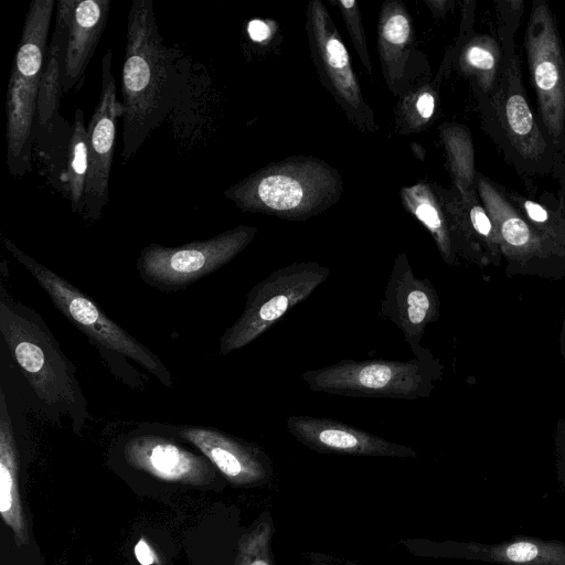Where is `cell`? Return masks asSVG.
I'll use <instances>...</instances> for the list:
<instances>
[{
	"label": "cell",
	"instance_id": "6da1fadb",
	"mask_svg": "<svg viewBox=\"0 0 565 565\" xmlns=\"http://www.w3.org/2000/svg\"><path fill=\"white\" fill-rule=\"evenodd\" d=\"M164 44L152 0H134L121 67L122 160L129 161L175 106L182 89L178 56Z\"/></svg>",
	"mask_w": 565,
	"mask_h": 565
},
{
	"label": "cell",
	"instance_id": "7a4b0ae2",
	"mask_svg": "<svg viewBox=\"0 0 565 565\" xmlns=\"http://www.w3.org/2000/svg\"><path fill=\"white\" fill-rule=\"evenodd\" d=\"M0 333L12 359L50 416L64 415L79 430L89 418L76 367L32 308L0 286Z\"/></svg>",
	"mask_w": 565,
	"mask_h": 565
},
{
	"label": "cell",
	"instance_id": "3957f363",
	"mask_svg": "<svg viewBox=\"0 0 565 565\" xmlns=\"http://www.w3.org/2000/svg\"><path fill=\"white\" fill-rule=\"evenodd\" d=\"M53 0H32L7 89V164L13 177L31 169L38 96L47 53Z\"/></svg>",
	"mask_w": 565,
	"mask_h": 565
},
{
	"label": "cell",
	"instance_id": "277c9868",
	"mask_svg": "<svg viewBox=\"0 0 565 565\" xmlns=\"http://www.w3.org/2000/svg\"><path fill=\"white\" fill-rule=\"evenodd\" d=\"M2 243L46 292L53 306L99 348L127 356L154 375L166 387L173 384L160 358L128 333L86 294L18 247L10 238Z\"/></svg>",
	"mask_w": 565,
	"mask_h": 565
},
{
	"label": "cell",
	"instance_id": "5b68a950",
	"mask_svg": "<svg viewBox=\"0 0 565 565\" xmlns=\"http://www.w3.org/2000/svg\"><path fill=\"white\" fill-rule=\"evenodd\" d=\"M441 365L430 351L408 361L343 359L302 373L311 391L350 397L417 399L430 394Z\"/></svg>",
	"mask_w": 565,
	"mask_h": 565
},
{
	"label": "cell",
	"instance_id": "8992f818",
	"mask_svg": "<svg viewBox=\"0 0 565 565\" xmlns=\"http://www.w3.org/2000/svg\"><path fill=\"white\" fill-rule=\"evenodd\" d=\"M255 234V227L242 225L174 247L152 243L141 249L137 271L150 287L164 292L179 291L230 263Z\"/></svg>",
	"mask_w": 565,
	"mask_h": 565
},
{
	"label": "cell",
	"instance_id": "52a82bcc",
	"mask_svg": "<svg viewBox=\"0 0 565 565\" xmlns=\"http://www.w3.org/2000/svg\"><path fill=\"white\" fill-rule=\"evenodd\" d=\"M504 61L498 85L487 99L490 121L500 134L503 148L521 168L534 173L550 172L558 156L548 142L526 100L520 62L510 40L504 41Z\"/></svg>",
	"mask_w": 565,
	"mask_h": 565
},
{
	"label": "cell",
	"instance_id": "ba28073f",
	"mask_svg": "<svg viewBox=\"0 0 565 565\" xmlns=\"http://www.w3.org/2000/svg\"><path fill=\"white\" fill-rule=\"evenodd\" d=\"M330 269L315 262L292 263L269 274L247 294L239 318L220 338V353L242 349L327 280Z\"/></svg>",
	"mask_w": 565,
	"mask_h": 565
},
{
	"label": "cell",
	"instance_id": "9c48e42d",
	"mask_svg": "<svg viewBox=\"0 0 565 565\" xmlns=\"http://www.w3.org/2000/svg\"><path fill=\"white\" fill-rule=\"evenodd\" d=\"M525 50L540 126L558 158L565 159V53L545 1L533 2Z\"/></svg>",
	"mask_w": 565,
	"mask_h": 565
},
{
	"label": "cell",
	"instance_id": "30bf717a",
	"mask_svg": "<svg viewBox=\"0 0 565 565\" xmlns=\"http://www.w3.org/2000/svg\"><path fill=\"white\" fill-rule=\"evenodd\" d=\"M113 54L108 49L102 58L100 94L87 126L88 174L84 218L96 222L109 201V178L116 147L117 120L122 105L117 97L111 73Z\"/></svg>",
	"mask_w": 565,
	"mask_h": 565
},
{
	"label": "cell",
	"instance_id": "8fae6325",
	"mask_svg": "<svg viewBox=\"0 0 565 565\" xmlns=\"http://www.w3.org/2000/svg\"><path fill=\"white\" fill-rule=\"evenodd\" d=\"M439 310L440 300L431 281L417 277L401 253L381 300V315L399 329L415 356L427 351L420 341L428 324L439 318Z\"/></svg>",
	"mask_w": 565,
	"mask_h": 565
},
{
	"label": "cell",
	"instance_id": "7c38bea8",
	"mask_svg": "<svg viewBox=\"0 0 565 565\" xmlns=\"http://www.w3.org/2000/svg\"><path fill=\"white\" fill-rule=\"evenodd\" d=\"M321 181L296 168L270 169L227 189L224 195L246 211L297 217L312 211Z\"/></svg>",
	"mask_w": 565,
	"mask_h": 565
},
{
	"label": "cell",
	"instance_id": "4fadbf2b",
	"mask_svg": "<svg viewBox=\"0 0 565 565\" xmlns=\"http://www.w3.org/2000/svg\"><path fill=\"white\" fill-rule=\"evenodd\" d=\"M286 426L303 446L320 454L416 458L411 447L392 443L345 423L323 417L291 415Z\"/></svg>",
	"mask_w": 565,
	"mask_h": 565
},
{
	"label": "cell",
	"instance_id": "5bb4252c",
	"mask_svg": "<svg viewBox=\"0 0 565 565\" xmlns=\"http://www.w3.org/2000/svg\"><path fill=\"white\" fill-rule=\"evenodd\" d=\"M174 430L234 484L262 483L270 477V460L257 445L211 427L178 426Z\"/></svg>",
	"mask_w": 565,
	"mask_h": 565
},
{
	"label": "cell",
	"instance_id": "9a60e30c",
	"mask_svg": "<svg viewBox=\"0 0 565 565\" xmlns=\"http://www.w3.org/2000/svg\"><path fill=\"white\" fill-rule=\"evenodd\" d=\"M424 555L461 558L500 565H565V543L532 536H514L499 543L427 542Z\"/></svg>",
	"mask_w": 565,
	"mask_h": 565
},
{
	"label": "cell",
	"instance_id": "2e32d148",
	"mask_svg": "<svg viewBox=\"0 0 565 565\" xmlns=\"http://www.w3.org/2000/svg\"><path fill=\"white\" fill-rule=\"evenodd\" d=\"M476 179L479 196L495 226L501 253L510 265L523 267L535 258L561 252L531 226L507 194L483 175Z\"/></svg>",
	"mask_w": 565,
	"mask_h": 565
},
{
	"label": "cell",
	"instance_id": "e0dca14e",
	"mask_svg": "<svg viewBox=\"0 0 565 565\" xmlns=\"http://www.w3.org/2000/svg\"><path fill=\"white\" fill-rule=\"evenodd\" d=\"M109 0H60L67 25L62 87L68 93L83 78L106 28Z\"/></svg>",
	"mask_w": 565,
	"mask_h": 565
},
{
	"label": "cell",
	"instance_id": "ac0fdd59",
	"mask_svg": "<svg viewBox=\"0 0 565 565\" xmlns=\"http://www.w3.org/2000/svg\"><path fill=\"white\" fill-rule=\"evenodd\" d=\"M125 456L134 467L168 481L198 482L210 473L201 457L169 438L152 434L130 438Z\"/></svg>",
	"mask_w": 565,
	"mask_h": 565
},
{
	"label": "cell",
	"instance_id": "d6986e66",
	"mask_svg": "<svg viewBox=\"0 0 565 565\" xmlns=\"http://www.w3.org/2000/svg\"><path fill=\"white\" fill-rule=\"evenodd\" d=\"M19 457L12 420L3 388L0 390V512L17 543H28V533L19 498Z\"/></svg>",
	"mask_w": 565,
	"mask_h": 565
},
{
	"label": "cell",
	"instance_id": "ffe728a7",
	"mask_svg": "<svg viewBox=\"0 0 565 565\" xmlns=\"http://www.w3.org/2000/svg\"><path fill=\"white\" fill-rule=\"evenodd\" d=\"M312 12L317 51L320 55L322 68L342 100L356 109L363 103L348 51L332 23L330 25L329 17L323 7H315Z\"/></svg>",
	"mask_w": 565,
	"mask_h": 565
},
{
	"label": "cell",
	"instance_id": "44dd1931",
	"mask_svg": "<svg viewBox=\"0 0 565 565\" xmlns=\"http://www.w3.org/2000/svg\"><path fill=\"white\" fill-rule=\"evenodd\" d=\"M67 39V25L60 10L56 11L54 32L49 43L45 65L41 76L36 125L44 128L57 115L62 97L63 60Z\"/></svg>",
	"mask_w": 565,
	"mask_h": 565
},
{
	"label": "cell",
	"instance_id": "7402d4cb",
	"mask_svg": "<svg viewBox=\"0 0 565 565\" xmlns=\"http://www.w3.org/2000/svg\"><path fill=\"white\" fill-rule=\"evenodd\" d=\"M88 174V142L87 127L81 108H76L68 141L67 160L63 173L74 213L84 214L85 191Z\"/></svg>",
	"mask_w": 565,
	"mask_h": 565
},
{
	"label": "cell",
	"instance_id": "603a6c76",
	"mask_svg": "<svg viewBox=\"0 0 565 565\" xmlns=\"http://www.w3.org/2000/svg\"><path fill=\"white\" fill-rule=\"evenodd\" d=\"M504 53L489 36L475 38L463 51V63L477 79L480 90L488 99L494 92L502 71Z\"/></svg>",
	"mask_w": 565,
	"mask_h": 565
},
{
	"label": "cell",
	"instance_id": "cb8c5ba5",
	"mask_svg": "<svg viewBox=\"0 0 565 565\" xmlns=\"http://www.w3.org/2000/svg\"><path fill=\"white\" fill-rule=\"evenodd\" d=\"M508 198L534 230L562 250L565 246V222L556 221L548 210L534 201L516 194Z\"/></svg>",
	"mask_w": 565,
	"mask_h": 565
},
{
	"label": "cell",
	"instance_id": "d4e9b609",
	"mask_svg": "<svg viewBox=\"0 0 565 565\" xmlns=\"http://www.w3.org/2000/svg\"><path fill=\"white\" fill-rule=\"evenodd\" d=\"M274 527L271 522H262L248 534L242 546V565H274L270 542Z\"/></svg>",
	"mask_w": 565,
	"mask_h": 565
},
{
	"label": "cell",
	"instance_id": "484cf974",
	"mask_svg": "<svg viewBox=\"0 0 565 565\" xmlns=\"http://www.w3.org/2000/svg\"><path fill=\"white\" fill-rule=\"evenodd\" d=\"M469 209V222L473 232L482 239L488 250L495 257L501 253L500 239L495 226L487 210L478 204L476 198H471Z\"/></svg>",
	"mask_w": 565,
	"mask_h": 565
},
{
	"label": "cell",
	"instance_id": "4316f807",
	"mask_svg": "<svg viewBox=\"0 0 565 565\" xmlns=\"http://www.w3.org/2000/svg\"><path fill=\"white\" fill-rule=\"evenodd\" d=\"M411 34L408 19L402 13L392 14L383 25L384 39L395 45L404 44Z\"/></svg>",
	"mask_w": 565,
	"mask_h": 565
},
{
	"label": "cell",
	"instance_id": "83f0119b",
	"mask_svg": "<svg viewBox=\"0 0 565 565\" xmlns=\"http://www.w3.org/2000/svg\"><path fill=\"white\" fill-rule=\"evenodd\" d=\"M355 2L352 0L340 1V6L343 9L345 20L348 22V25L350 26V31L352 33V39L354 41L355 47L359 51L364 65L367 67L369 72H371L370 60L367 56V50L365 47V41L361 24L359 23V19L352 17V8Z\"/></svg>",
	"mask_w": 565,
	"mask_h": 565
},
{
	"label": "cell",
	"instance_id": "f1b7e54d",
	"mask_svg": "<svg viewBox=\"0 0 565 565\" xmlns=\"http://www.w3.org/2000/svg\"><path fill=\"white\" fill-rule=\"evenodd\" d=\"M556 476L565 494V425L556 437Z\"/></svg>",
	"mask_w": 565,
	"mask_h": 565
},
{
	"label": "cell",
	"instance_id": "f546056e",
	"mask_svg": "<svg viewBox=\"0 0 565 565\" xmlns=\"http://www.w3.org/2000/svg\"><path fill=\"white\" fill-rule=\"evenodd\" d=\"M247 32L254 42H263L270 35L268 24L262 20L255 19L248 23Z\"/></svg>",
	"mask_w": 565,
	"mask_h": 565
},
{
	"label": "cell",
	"instance_id": "4dcf8cb0",
	"mask_svg": "<svg viewBox=\"0 0 565 565\" xmlns=\"http://www.w3.org/2000/svg\"><path fill=\"white\" fill-rule=\"evenodd\" d=\"M417 111L424 118H429L434 114L435 99L429 93L422 94L416 103Z\"/></svg>",
	"mask_w": 565,
	"mask_h": 565
},
{
	"label": "cell",
	"instance_id": "1f68e13d",
	"mask_svg": "<svg viewBox=\"0 0 565 565\" xmlns=\"http://www.w3.org/2000/svg\"><path fill=\"white\" fill-rule=\"evenodd\" d=\"M135 555L137 561L141 565H151L154 559V555L149 545L143 541L139 540L135 546Z\"/></svg>",
	"mask_w": 565,
	"mask_h": 565
},
{
	"label": "cell",
	"instance_id": "d6a6232c",
	"mask_svg": "<svg viewBox=\"0 0 565 565\" xmlns=\"http://www.w3.org/2000/svg\"><path fill=\"white\" fill-rule=\"evenodd\" d=\"M559 348H561V354L565 361V317L563 320V327H562L561 337H559Z\"/></svg>",
	"mask_w": 565,
	"mask_h": 565
},
{
	"label": "cell",
	"instance_id": "836d02e7",
	"mask_svg": "<svg viewBox=\"0 0 565 565\" xmlns=\"http://www.w3.org/2000/svg\"><path fill=\"white\" fill-rule=\"evenodd\" d=\"M312 565H331V564H326V563H317V564H312Z\"/></svg>",
	"mask_w": 565,
	"mask_h": 565
}]
</instances>
